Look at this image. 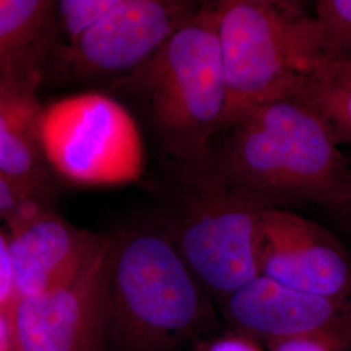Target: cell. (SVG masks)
<instances>
[{"label": "cell", "instance_id": "cell-1", "mask_svg": "<svg viewBox=\"0 0 351 351\" xmlns=\"http://www.w3.org/2000/svg\"><path fill=\"white\" fill-rule=\"evenodd\" d=\"M229 130L216 164L232 188L271 207L310 202L350 221V167L311 107L295 98L268 101Z\"/></svg>", "mask_w": 351, "mask_h": 351}, {"label": "cell", "instance_id": "cell-2", "mask_svg": "<svg viewBox=\"0 0 351 351\" xmlns=\"http://www.w3.org/2000/svg\"><path fill=\"white\" fill-rule=\"evenodd\" d=\"M119 88L145 106L175 175L211 167L226 103L216 4L203 1L199 12L126 73Z\"/></svg>", "mask_w": 351, "mask_h": 351}, {"label": "cell", "instance_id": "cell-3", "mask_svg": "<svg viewBox=\"0 0 351 351\" xmlns=\"http://www.w3.org/2000/svg\"><path fill=\"white\" fill-rule=\"evenodd\" d=\"M213 322L208 294L160 224L110 237L108 351H177Z\"/></svg>", "mask_w": 351, "mask_h": 351}, {"label": "cell", "instance_id": "cell-4", "mask_svg": "<svg viewBox=\"0 0 351 351\" xmlns=\"http://www.w3.org/2000/svg\"><path fill=\"white\" fill-rule=\"evenodd\" d=\"M226 77L223 130L271 101L290 98L322 58L313 16L285 0L216 1Z\"/></svg>", "mask_w": 351, "mask_h": 351}, {"label": "cell", "instance_id": "cell-5", "mask_svg": "<svg viewBox=\"0 0 351 351\" xmlns=\"http://www.w3.org/2000/svg\"><path fill=\"white\" fill-rule=\"evenodd\" d=\"M175 177L160 226L202 288L221 304L259 276V224L271 206L232 188L216 160Z\"/></svg>", "mask_w": 351, "mask_h": 351}, {"label": "cell", "instance_id": "cell-6", "mask_svg": "<svg viewBox=\"0 0 351 351\" xmlns=\"http://www.w3.org/2000/svg\"><path fill=\"white\" fill-rule=\"evenodd\" d=\"M40 143L52 169L77 185H124L138 181L145 169L136 120L101 93L68 97L45 108Z\"/></svg>", "mask_w": 351, "mask_h": 351}, {"label": "cell", "instance_id": "cell-7", "mask_svg": "<svg viewBox=\"0 0 351 351\" xmlns=\"http://www.w3.org/2000/svg\"><path fill=\"white\" fill-rule=\"evenodd\" d=\"M202 3L177 0H63L56 5L69 62L82 75L130 73L151 58Z\"/></svg>", "mask_w": 351, "mask_h": 351}, {"label": "cell", "instance_id": "cell-8", "mask_svg": "<svg viewBox=\"0 0 351 351\" xmlns=\"http://www.w3.org/2000/svg\"><path fill=\"white\" fill-rule=\"evenodd\" d=\"M110 236L75 282L10 306L13 351H108Z\"/></svg>", "mask_w": 351, "mask_h": 351}, {"label": "cell", "instance_id": "cell-9", "mask_svg": "<svg viewBox=\"0 0 351 351\" xmlns=\"http://www.w3.org/2000/svg\"><path fill=\"white\" fill-rule=\"evenodd\" d=\"M259 276L285 288L351 297V255L324 226L282 207L264 210L258 236Z\"/></svg>", "mask_w": 351, "mask_h": 351}, {"label": "cell", "instance_id": "cell-10", "mask_svg": "<svg viewBox=\"0 0 351 351\" xmlns=\"http://www.w3.org/2000/svg\"><path fill=\"white\" fill-rule=\"evenodd\" d=\"M221 311L234 333L258 343L308 337L351 350V297L303 293L258 276L228 297Z\"/></svg>", "mask_w": 351, "mask_h": 351}, {"label": "cell", "instance_id": "cell-11", "mask_svg": "<svg viewBox=\"0 0 351 351\" xmlns=\"http://www.w3.org/2000/svg\"><path fill=\"white\" fill-rule=\"evenodd\" d=\"M14 300L64 288L88 269L107 242L78 229L40 204L8 221Z\"/></svg>", "mask_w": 351, "mask_h": 351}, {"label": "cell", "instance_id": "cell-12", "mask_svg": "<svg viewBox=\"0 0 351 351\" xmlns=\"http://www.w3.org/2000/svg\"><path fill=\"white\" fill-rule=\"evenodd\" d=\"M37 86L26 81H0V175L40 203L49 180L40 143L45 108L38 101Z\"/></svg>", "mask_w": 351, "mask_h": 351}, {"label": "cell", "instance_id": "cell-13", "mask_svg": "<svg viewBox=\"0 0 351 351\" xmlns=\"http://www.w3.org/2000/svg\"><path fill=\"white\" fill-rule=\"evenodd\" d=\"M56 3L0 0V81L39 84L52 47Z\"/></svg>", "mask_w": 351, "mask_h": 351}, {"label": "cell", "instance_id": "cell-14", "mask_svg": "<svg viewBox=\"0 0 351 351\" xmlns=\"http://www.w3.org/2000/svg\"><path fill=\"white\" fill-rule=\"evenodd\" d=\"M319 113L339 143L351 146V62L320 63L290 97Z\"/></svg>", "mask_w": 351, "mask_h": 351}, {"label": "cell", "instance_id": "cell-15", "mask_svg": "<svg viewBox=\"0 0 351 351\" xmlns=\"http://www.w3.org/2000/svg\"><path fill=\"white\" fill-rule=\"evenodd\" d=\"M313 20L322 63L351 62V0L317 1Z\"/></svg>", "mask_w": 351, "mask_h": 351}, {"label": "cell", "instance_id": "cell-16", "mask_svg": "<svg viewBox=\"0 0 351 351\" xmlns=\"http://www.w3.org/2000/svg\"><path fill=\"white\" fill-rule=\"evenodd\" d=\"M37 204L40 203L27 198L11 181L0 175V217L10 221L17 215Z\"/></svg>", "mask_w": 351, "mask_h": 351}, {"label": "cell", "instance_id": "cell-17", "mask_svg": "<svg viewBox=\"0 0 351 351\" xmlns=\"http://www.w3.org/2000/svg\"><path fill=\"white\" fill-rule=\"evenodd\" d=\"M197 351H263L256 341L232 332L230 335L203 341Z\"/></svg>", "mask_w": 351, "mask_h": 351}, {"label": "cell", "instance_id": "cell-18", "mask_svg": "<svg viewBox=\"0 0 351 351\" xmlns=\"http://www.w3.org/2000/svg\"><path fill=\"white\" fill-rule=\"evenodd\" d=\"M13 301L14 288L8 239L0 232V307H7Z\"/></svg>", "mask_w": 351, "mask_h": 351}, {"label": "cell", "instance_id": "cell-19", "mask_svg": "<svg viewBox=\"0 0 351 351\" xmlns=\"http://www.w3.org/2000/svg\"><path fill=\"white\" fill-rule=\"evenodd\" d=\"M268 351H351L308 337L278 339L267 343Z\"/></svg>", "mask_w": 351, "mask_h": 351}, {"label": "cell", "instance_id": "cell-20", "mask_svg": "<svg viewBox=\"0 0 351 351\" xmlns=\"http://www.w3.org/2000/svg\"><path fill=\"white\" fill-rule=\"evenodd\" d=\"M10 306L0 307V351H13L12 322Z\"/></svg>", "mask_w": 351, "mask_h": 351}, {"label": "cell", "instance_id": "cell-21", "mask_svg": "<svg viewBox=\"0 0 351 351\" xmlns=\"http://www.w3.org/2000/svg\"><path fill=\"white\" fill-rule=\"evenodd\" d=\"M346 226H349V228H350V230H351V220H350V221H349V223H348V224H346Z\"/></svg>", "mask_w": 351, "mask_h": 351}]
</instances>
